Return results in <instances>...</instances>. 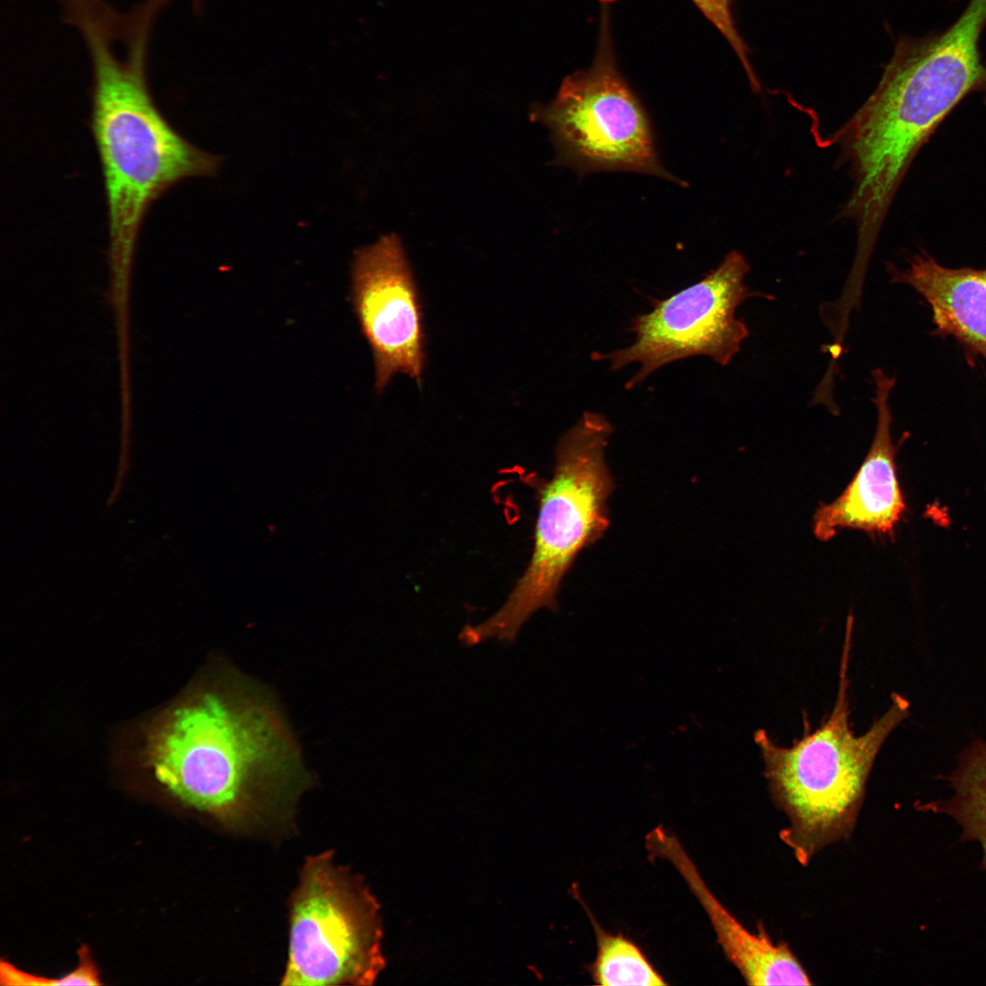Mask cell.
Segmentation results:
<instances>
[{"instance_id":"9","label":"cell","mask_w":986,"mask_h":986,"mask_svg":"<svg viewBox=\"0 0 986 986\" xmlns=\"http://www.w3.org/2000/svg\"><path fill=\"white\" fill-rule=\"evenodd\" d=\"M872 377L873 403L877 413L875 436L866 457L843 494L816 510L813 530L821 540H828L844 528L890 534L905 511L891 436L889 395L896 379L878 368L872 371Z\"/></svg>"},{"instance_id":"10","label":"cell","mask_w":986,"mask_h":986,"mask_svg":"<svg viewBox=\"0 0 986 986\" xmlns=\"http://www.w3.org/2000/svg\"><path fill=\"white\" fill-rule=\"evenodd\" d=\"M645 847L651 857L670 862L707 913L717 941L748 985H810L805 969L787 943L774 942L759 927L745 928L714 896L679 840L662 826L649 832Z\"/></svg>"},{"instance_id":"2","label":"cell","mask_w":986,"mask_h":986,"mask_svg":"<svg viewBox=\"0 0 986 986\" xmlns=\"http://www.w3.org/2000/svg\"><path fill=\"white\" fill-rule=\"evenodd\" d=\"M163 7L161 0H142L122 13L104 0H73L64 15L91 64L89 129L116 268L127 267L152 204L183 180L215 175L221 163L180 134L151 92L149 46Z\"/></svg>"},{"instance_id":"1","label":"cell","mask_w":986,"mask_h":986,"mask_svg":"<svg viewBox=\"0 0 986 986\" xmlns=\"http://www.w3.org/2000/svg\"><path fill=\"white\" fill-rule=\"evenodd\" d=\"M147 760L175 798L239 830L286 821L312 782L275 697L227 662L153 730Z\"/></svg>"},{"instance_id":"12","label":"cell","mask_w":986,"mask_h":986,"mask_svg":"<svg viewBox=\"0 0 986 986\" xmlns=\"http://www.w3.org/2000/svg\"><path fill=\"white\" fill-rule=\"evenodd\" d=\"M948 780L953 796L923 803L919 810L952 817L961 827L960 842L981 844L980 868L986 873V741L976 740L967 747Z\"/></svg>"},{"instance_id":"7","label":"cell","mask_w":986,"mask_h":986,"mask_svg":"<svg viewBox=\"0 0 986 986\" xmlns=\"http://www.w3.org/2000/svg\"><path fill=\"white\" fill-rule=\"evenodd\" d=\"M750 266L737 250L729 252L700 281L662 300L634 319L629 330L634 342L610 353L594 352L593 360H607L611 370L637 362V372L625 383L631 389L664 365L705 355L722 366L729 363L748 337L747 325L735 317L738 307L752 297H772L750 291L745 284Z\"/></svg>"},{"instance_id":"3","label":"cell","mask_w":986,"mask_h":986,"mask_svg":"<svg viewBox=\"0 0 986 986\" xmlns=\"http://www.w3.org/2000/svg\"><path fill=\"white\" fill-rule=\"evenodd\" d=\"M851 623L849 618L837 697L829 717L790 747L779 746L762 729L754 734L771 796L789 820L780 837L803 865L823 848L851 834L876 755L909 715V702L894 693L889 708L863 735L850 729Z\"/></svg>"},{"instance_id":"13","label":"cell","mask_w":986,"mask_h":986,"mask_svg":"<svg viewBox=\"0 0 986 986\" xmlns=\"http://www.w3.org/2000/svg\"><path fill=\"white\" fill-rule=\"evenodd\" d=\"M596 939V955L590 971L602 986L666 985L641 949L623 934L604 930L587 910Z\"/></svg>"},{"instance_id":"4","label":"cell","mask_w":986,"mask_h":986,"mask_svg":"<svg viewBox=\"0 0 986 986\" xmlns=\"http://www.w3.org/2000/svg\"><path fill=\"white\" fill-rule=\"evenodd\" d=\"M612 433L604 415L587 411L559 440L553 475L539 488L531 559L504 604L486 621L463 628V643L494 637L510 643L539 609H558L564 575L609 526L607 499L614 483L604 449Z\"/></svg>"},{"instance_id":"6","label":"cell","mask_w":986,"mask_h":986,"mask_svg":"<svg viewBox=\"0 0 986 986\" xmlns=\"http://www.w3.org/2000/svg\"><path fill=\"white\" fill-rule=\"evenodd\" d=\"M379 905L333 853L308 856L289 904L282 985H371L384 967Z\"/></svg>"},{"instance_id":"11","label":"cell","mask_w":986,"mask_h":986,"mask_svg":"<svg viewBox=\"0 0 986 986\" xmlns=\"http://www.w3.org/2000/svg\"><path fill=\"white\" fill-rule=\"evenodd\" d=\"M886 270L891 282L910 286L927 302L933 335L955 339L970 367L978 358L986 362V269L946 267L918 254L907 267L889 263Z\"/></svg>"},{"instance_id":"15","label":"cell","mask_w":986,"mask_h":986,"mask_svg":"<svg viewBox=\"0 0 986 986\" xmlns=\"http://www.w3.org/2000/svg\"><path fill=\"white\" fill-rule=\"evenodd\" d=\"M192 2H193V3H194V4L195 5H198V4H199V3L201 2V0H192Z\"/></svg>"},{"instance_id":"14","label":"cell","mask_w":986,"mask_h":986,"mask_svg":"<svg viewBox=\"0 0 986 986\" xmlns=\"http://www.w3.org/2000/svg\"><path fill=\"white\" fill-rule=\"evenodd\" d=\"M727 40L739 58L754 91L761 86L750 59V49L743 40L733 14V0H691Z\"/></svg>"},{"instance_id":"8","label":"cell","mask_w":986,"mask_h":986,"mask_svg":"<svg viewBox=\"0 0 986 986\" xmlns=\"http://www.w3.org/2000/svg\"><path fill=\"white\" fill-rule=\"evenodd\" d=\"M351 299L372 353L377 393L398 373L420 383L425 364L422 304L397 235L355 250Z\"/></svg>"},{"instance_id":"5","label":"cell","mask_w":986,"mask_h":986,"mask_svg":"<svg viewBox=\"0 0 986 986\" xmlns=\"http://www.w3.org/2000/svg\"><path fill=\"white\" fill-rule=\"evenodd\" d=\"M530 117L551 131L555 164L580 175L627 171L685 185L662 165L648 115L618 68L606 1L592 65L566 76L554 100L534 105Z\"/></svg>"}]
</instances>
